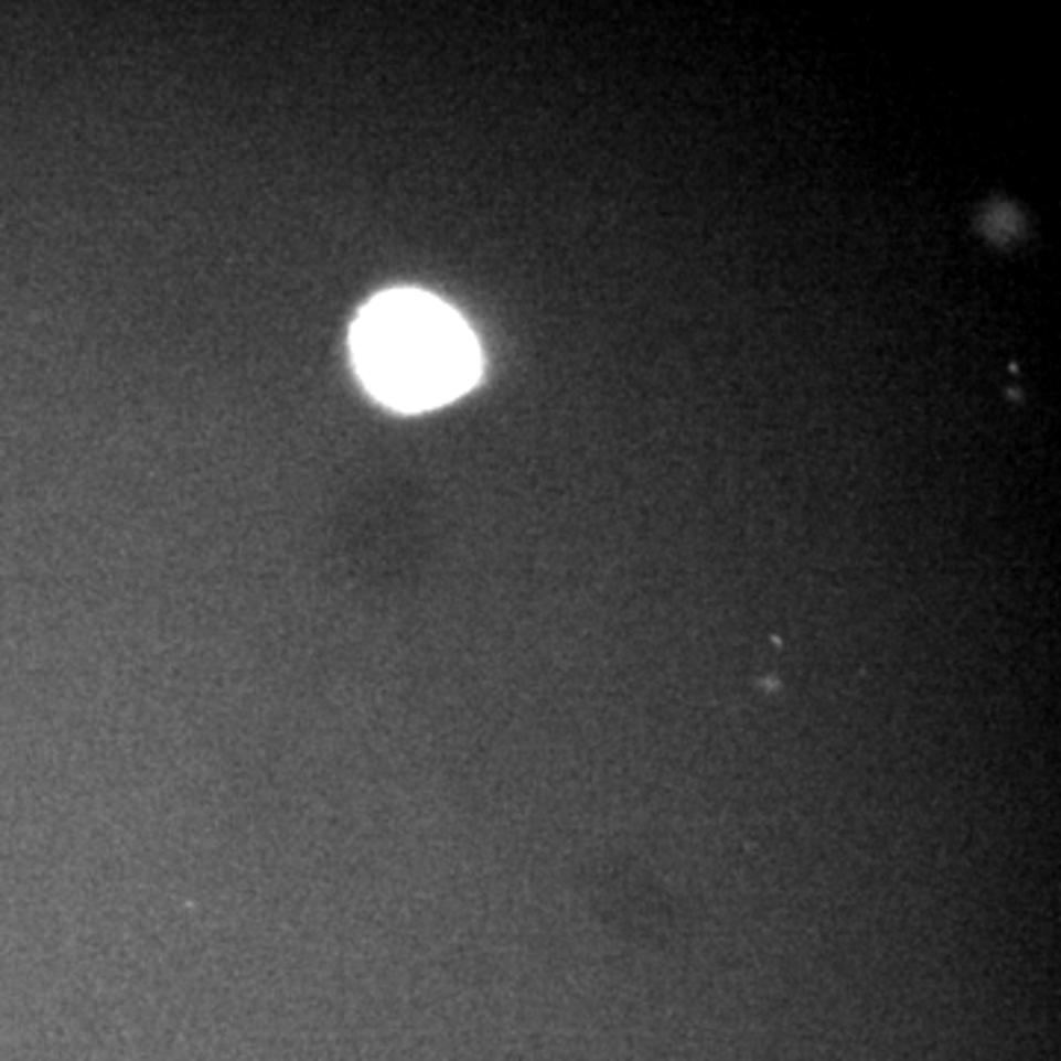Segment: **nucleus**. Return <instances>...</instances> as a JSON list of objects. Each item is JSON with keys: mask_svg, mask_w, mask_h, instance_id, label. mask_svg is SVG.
I'll list each match as a JSON object with an SVG mask.
<instances>
[{"mask_svg": "<svg viewBox=\"0 0 1061 1061\" xmlns=\"http://www.w3.org/2000/svg\"><path fill=\"white\" fill-rule=\"evenodd\" d=\"M351 351L372 396L410 414L463 396L481 375V351L467 322L414 289L363 307L351 328Z\"/></svg>", "mask_w": 1061, "mask_h": 1061, "instance_id": "f257e3e1", "label": "nucleus"}]
</instances>
